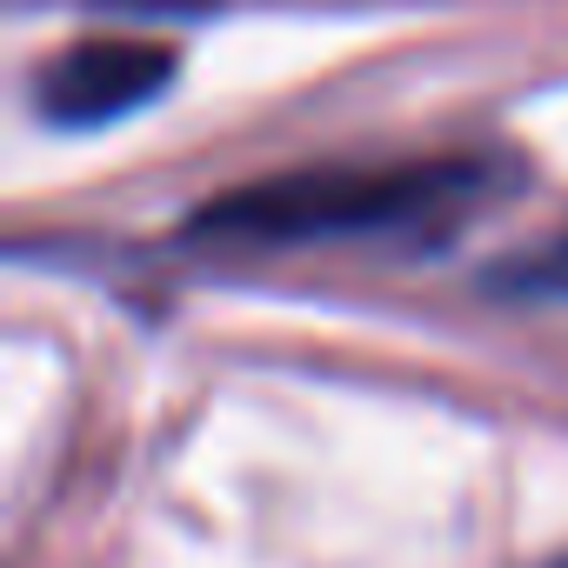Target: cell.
I'll use <instances>...</instances> for the list:
<instances>
[{"instance_id":"cell-1","label":"cell","mask_w":568,"mask_h":568,"mask_svg":"<svg viewBox=\"0 0 568 568\" xmlns=\"http://www.w3.org/2000/svg\"><path fill=\"white\" fill-rule=\"evenodd\" d=\"M515 168L495 154H435V161H355L302 168L254 187H234L194 214L201 241L227 247H322V241H448L462 221L508 194Z\"/></svg>"},{"instance_id":"cell-2","label":"cell","mask_w":568,"mask_h":568,"mask_svg":"<svg viewBox=\"0 0 568 568\" xmlns=\"http://www.w3.org/2000/svg\"><path fill=\"white\" fill-rule=\"evenodd\" d=\"M174 81V48L134 41V34H94L74 41L48 74H41V114L68 134L128 121Z\"/></svg>"},{"instance_id":"cell-3","label":"cell","mask_w":568,"mask_h":568,"mask_svg":"<svg viewBox=\"0 0 568 568\" xmlns=\"http://www.w3.org/2000/svg\"><path fill=\"white\" fill-rule=\"evenodd\" d=\"M501 295H521V302H568V221L521 261H508L495 274Z\"/></svg>"},{"instance_id":"cell-4","label":"cell","mask_w":568,"mask_h":568,"mask_svg":"<svg viewBox=\"0 0 568 568\" xmlns=\"http://www.w3.org/2000/svg\"><path fill=\"white\" fill-rule=\"evenodd\" d=\"M548 568H568V555H555V561H548Z\"/></svg>"}]
</instances>
